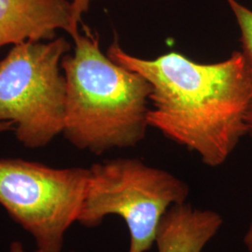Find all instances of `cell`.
Listing matches in <instances>:
<instances>
[{
	"instance_id": "1",
	"label": "cell",
	"mask_w": 252,
	"mask_h": 252,
	"mask_svg": "<svg viewBox=\"0 0 252 252\" xmlns=\"http://www.w3.org/2000/svg\"><path fill=\"white\" fill-rule=\"evenodd\" d=\"M107 54L151 84L149 126L197 153L205 164L224 163L248 135L252 81L241 52L212 63H197L176 52L143 59L114 40Z\"/></svg>"
},
{
	"instance_id": "2",
	"label": "cell",
	"mask_w": 252,
	"mask_h": 252,
	"mask_svg": "<svg viewBox=\"0 0 252 252\" xmlns=\"http://www.w3.org/2000/svg\"><path fill=\"white\" fill-rule=\"evenodd\" d=\"M73 40L72 54L61 63L66 86L63 135L94 154L135 147L149 127L151 84L104 54L89 30Z\"/></svg>"
},
{
	"instance_id": "3",
	"label": "cell",
	"mask_w": 252,
	"mask_h": 252,
	"mask_svg": "<svg viewBox=\"0 0 252 252\" xmlns=\"http://www.w3.org/2000/svg\"><path fill=\"white\" fill-rule=\"evenodd\" d=\"M189 185L170 172L134 158L94 163L78 222L96 227L120 217L129 233L127 252H148L166 212L187 202Z\"/></svg>"
},
{
	"instance_id": "4",
	"label": "cell",
	"mask_w": 252,
	"mask_h": 252,
	"mask_svg": "<svg viewBox=\"0 0 252 252\" xmlns=\"http://www.w3.org/2000/svg\"><path fill=\"white\" fill-rule=\"evenodd\" d=\"M63 37L13 46L0 61V123H11L28 149L43 148L63 134L66 86Z\"/></svg>"
},
{
	"instance_id": "5",
	"label": "cell",
	"mask_w": 252,
	"mask_h": 252,
	"mask_svg": "<svg viewBox=\"0 0 252 252\" xmlns=\"http://www.w3.org/2000/svg\"><path fill=\"white\" fill-rule=\"evenodd\" d=\"M89 168H56L0 158V206L30 234L36 250L62 252L66 232L78 222Z\"/></svg>"
},
{
	"instance_id": "6",
	"label": "cell",
	"mask_w": 252,
	"mask_h": 252,
	"mask_svg": "<svg viewBox=\"0 0 252 252\" xmlns=\"http://www.w3.org/2000/svg\"><path fill=\"white\" fill-rule=\"evenodd\" d=\"M63 30L80 34L70 0H0V50L24 42L48 41Z\"/></svg>"
},
{
	"instance_id": "7",
	"label": "cell",
	"mask_w": 252,
	"mask_h": 252,
	"mask_svg": "<svg viewBox=\"0 0 252 252\" xmlns=\"http://www.w3.org/2000/svg\"><path fill=\"white\" fill-rule=\"evenodd\" d=\"M223 224L222 217L188 202L172 207L158 227L157 252H203Z\"/></svg>"
},
{
	"instance_id": "8",
	"label": "cell",
	"mask_w": 252,
	"mask_h": 252,
	"mask_svg": "<svg viewBox=\"0 0 252 252\" xmlns=\"http://www.w3.org/2000/svg\"><path fill=\"white\" fill-rule=\"evenodd\" d=\"M240 30V51L252 81V10L236 0H227Z\"/></svg>"
},
{
	"instance_id": "9",
	"label": "cell",
	"mask_w": 252,
	"mask_h": 252,
	"mask_svg": "<svg viewBox=\"0 0 252 252\" xmlns=\"http://www.w3.org/2000/svg\"><path fill=\"white\" fill-rule=\"evenodd\" d=\"M93 0H70L73 10V20L77 27L81 22L82 16L90 9Z\"/></svg>"
},
{
	"instance_id": "10",
	"label": "cell",
	"mask_w": 252,
	"mask_h": 252,
	"mask_svg": "<svg viewBox=\"0 0 252 252\" xmlns=\"http://www.w3.org/2000/svg\"><path fill=\"white\" fill-rule=\"evenodd\" d=\"M244 245L247 250V252H252V214L250 224L244 235Z\"/></svg>"
},
{
	"instance_id": "11",
	"label": "cell",
	"mask_w": 252,
	"mask_h": 252,
	"mask_svg": "<svg viewBox=\"0 0 252 252\" xmlns=\"http://www.w3.org/2000/svg\"><path fill=\"white\" fill-rule=\"evenodd\" d=\"M246 125H247L248 135H251L252 137V101L246 114Z\"/></svg>"
},
{
	"instance_id": "12",
	"label": "cell",
	"mask_w": 252,
	"mask_h": 252,
	"mask_svg": "<svg viewBox=\"0 0 252 252\" xmlns=\"http://www.w3.org/2000/svg\"><path fill=\"white\" fill-rule=\"evenodd\" d=\"M9 252H26V250H25V247H24V245L21 243V242H19V241H14V242H12V243L10 244V246H9ZM35 252H39V251H37L36 250Z\"/></svg>"
},
{
	"instance_id": "13",
	"label": "cell",
	"mask_w": 252,
	"mask_h": 252,
	"mask_svg": "<svg viewBox=\"0 0 252 252\" xmlns=\"http://www.w3.org/2000/svg\"><path fill=\"white\" fill-rule=\"evenodd\" d=\"M8 131H13V125L11 123H0V134Z\"/></svg>"
}]
</instances>
